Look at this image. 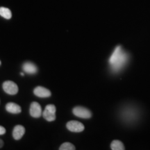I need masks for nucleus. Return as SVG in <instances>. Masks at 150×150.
I'll return each mask as SVG.
<instances>
[{
    "label": "nucleus",
    "mask_w": 150,
    "mask_h": 150,
    "mask_svg": "<svg viewBox=\"0 0 150 150\" xmlns=\"http://www.w3.org/2000/svg\"><path fill=\"white\" fill-rule=\"evenodd\" d=\"M33 93L38 97H49L52 95L50 90L47 89L42 86H37L33 91Z\"/></svg>",
    "instance_id": "6e6552de"
},
{
    "label": "nucleus",
    "mask_w": 150,
    "mask_h": 150,
    "mask_svg": "<svg viewBox=\"0 0 150 150\" xmlns=\"http://www.w3.org/2000/svg\"><path fill=\"white\" fill-rule=\"evenodd\" d=\"M75 148L74 145H72L70 142H64L61 145V147H59L60 150H74Z\"/></svg>",
    "instance_id": "4468645a"
},
{
    "label": "nucleus",
    "mask_w": 150,
    "mask_h": 150,
    "mask_svg": "<svg viewBox=\"0 0 150 150\" xmlns=\"http://www.w3.org/2000/svg\"><path fill=\"white\" fill-rule=\"evenodd\" d=\"M22 70L24 72L29 74H35L38 72V68L34 63L31 62H26L22 65Z\"/></svg>",
    "instance_id": "1a4fd4ad"
},
{
    "label": "nucleus",
    "mask_w": 150,
    "mask_h": 150,
    "mask_svg": "<svg viewBox=\"0 0 150 150\" xmlns=\"http://www.w3.org/2000/svg\"><path fill=\"white\" fill-rule=\"evenodd\" d=\"M72 112L74 115L83 119H89L92 117V112L88 108L83 106H76L73 108Z\"/></svg>",
    "instance_id": "7ed1b4c3"
},
{
    "label": "nucleus",
    "mask_w": 150,
    "mask_h": 150,
    "mask_svg": "<svg viewBox=\"0 0 150 150\" xmlns=\"http://www.w3.org/2000/svg\"><path fill=\"white\" fill-rule=\"evenodd\" d=\"M0 65H1V61H0Z\"/></svg>",
    "instance_id": "a211bd4d"
},
{
    "label": "nucleus",
    "mask_w": 150,
    "mask_h": 150,
    "mask_svg": "<svg viewBox=\"0 0 150 150\" xmlns=\"http://www.w3.org/2000/svg\"><path fill=\"white\" fill-rule=\"evenodd\" d=\"M43 117L48 122L54 121L56 119V106L53 104H49L42 112Z\"/></svg>",
    "instance_id": "20e7f679"
},
{
    "label": "nucleus",
    "mask_w": 150,
    "mask_h": 150,
    "mask_svg": "<svg viewBox=\"0 0 150 150\" xmlns=\"http://www.w3.org/2000/svg\"><path fill=\"white\" fill-rule=\"evenodd\" d=\"M129 60L128 53L124 51L121 46L116 47L108 60L111 72L113 73L120 72L126 66Z\"/></svg>",
    "instance_id": "f257e3e1"
},
{
    "label": "nucleus",
    "mask_w": 150,
    "mask_h": 150,
    "mask_svg": "<svg viewBox=\"0 0 150 150\" xmlns=\"http://www.w3.org/2000/svg\"><path fill=\"white\" fill-rule=\"evenodd\" d=\"M21 75H22V76H24V73L22 72V73H21Z\"/></svg>",
    "instance_id": "f3484780"
},
{
    "label": "nucleus",
    "mask_w": 150,
    "mask_h": 150,
    "mask_svg": "<svg viewBox=\"0 0 150 150\" xmlns=\"http://www.w3.org/2000/svg\"><path fill=\"white\" fill-rule=\"evenodd\" d=\"M0 16L6 20H9L12 17V13L9 8H5V7H0Z\"/></svg>",
    "instance_id": "f8f14e48"
},
{
    "label": "nucleus",
    "mask_w": 150,
    "mask_h": 150,
    "mask_svg": "<svg viewBox=\"0 0 150 150\" xmlns=\"http://www.w3.org/2000/svg\"><path fill=\"white\" fill-rule=\"evenodd\" d=\"M6 110L13 114H18L22 111V108L18 104L13 102H9L6 105Z\"/></svg>",
    "instance_id": "9b49d317"
},
{
    "label": "nucleus",
    "mask_w": 150,
    "mask_h": 150,
    "mask_svg": "<svg viewBox=\"0 0 150 150\" xmlns=\"http://www.w3.org/2000/svg\"><path fill=\"white\" fill-rule=\"evenodd\" d=\"M110 148L112 150H124L125 146L120 140H113L110 144Z\"/></svg>",
    "instance_id": "ddd939ff"
},
{
    "label": "nucleus",
    "mask_w": 150,
    "mask_h": 150,
    "mask_svg": "<svg viewBox=\"0 0 150 150\" xmlns=\"http://www.w3.org/2000/svg\"><path fill=\"white\" fill-rule=\"evenodd\" d=\"M25 133V128L22 125H16L13 131V136L15 140H20Z\"/></svg>",
    "instance_id": "9d476101"
},
{
    "label": "nucleus",
    "mask_w": 150,
    "mask_h": 150,
    "mask_svg": "<svg viewBox=\"0 0 150 150\" xmlns=\"http://www.w3.org/2000/svg\"><path fill=\"white\" fill-rule=\"evenodd\" d=\"M3 89L8 95H14L18 93V86L12 81H6L3 83Z\"/></svg>",
    "instance_id": "39448f33"
},
{
    "label": "nucleus",
    "mask_w": 150,
    "mask_h": 150,
    "mask_svg": "<svg viewBox=\"0 0 150 150\" xmlns=\"http://www.w3.org/2000/svg\"><path fill=\"white\" fill-rule=\"evenodd\" d=\"M67 129L72 132H81L84 130V125L78 121L72 120L66 125Z\"/></svg>",
    "instance_id": "423d86ee"
},
{
    "label": "nucleus",
    "mask_w": 150,
    "mask_h": 150,
    "mask_svg": "<svg viewBox=\"0 0 150 150\" xmlns=\"http://www.w3.org/2000/svg\"><path fill=\"white\" fill-rule=\"evenodd\" d=\"M3 145H4V142H3V140H1V139H0V148L2 147Z\"/></svg>",
    "instance_id": "dca6fc26"
},
{
    "label": "nucleus",
    "mask_w": 150,
    "mask_h": 150,
    "mask_svg": "<svg viewBox=\"0 0 150 150\" xmlns=\"http://www.w3.org/2000/svg\"><path fill=\"white\" fill-rule=\"evenodd\" d=\"M122 117L127 122H132L136 120L138 117V112L133 108H126L122 112Z\"/></svg>",
    "instance_id": "f03ea898"
},
{
    "label": "nucleus",
    "mask_w": 150,
    "mask_h": 150,
    "mask_svg": "<svg viewBox=\"0 0 150 150\" xmlns=\"http://www.w3.org/2000/svg\"><path fill=\"white\" fill-rule=\"evenodd\" d=\"M6 133V129L4 127L0 126V135H4Z\"/></svg>",
    "instance_id": "2eb2a0df"
},
{
    "label": "nucleus",
    "mask_w": 150,
    "mask_h": 150,
    "mask_svg": "<svg viewBox=\"0 0 150 150\" xmlns=\"http://www.w3.org/2000/svg\"><path fill=\"white\" fill-rule=\"evenodd\" d=\"M30 115L34 118H38L42 115V108L38 103L33 102L30 106Z\"/></svg>",
    "instance_id": "0eeeda50"
}]
</instances>
